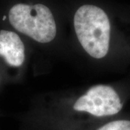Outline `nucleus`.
<instances>
[{"mask_svg": "<svg viewBox=\"0 0 130 130\" xmlns=\"http://www.w3.org/2000/svg\"><path fill=\"white\" fill-rule=\"evenodd\" d=\"M73 25L80 46L89 56L103 59L110 48L111 23L106 12L91 4L80 6L75 11Z\"/></svg>", "mask_w": 130, "mask_h": 130, "instance_id": "nucleus-1", "label": "nucleus"}, {"mask_svg": "<svg viewBox=\"0 0 130 130\" xmlns=\"http://www.w3.org/2000/svg\"><path fill=\"white\" fill-rule=\"evenodd\" d=\"M7 19L15 30L38 43H50L56 36L54 16L50 8L41 3L15 4L9 9Z\"/></svg>", "mask_w": 130, "mask_h": 130, "instance_id": "nucleus-2", "label": "nucleus"}, {"mask_svg": "<svg viewBox=\"0 0 130 130\" xmlns=\"http://www.w3.org/2000/svg\"><path fill=\"white\" fill-rule=\"evenodd\" d=\"M72 110L77 113L104 117L115 115L123 104L119 94L112 87L96 85L89 88L72 103Z\"/></svg>", "mask_w": 130, "mask_h": 130, "instance_id": "nucleus-3", "label": "nucleus"}, {"mask_svg": "<svg viewBox=\"0 0 130 130\" xmlns=\"http://www.w3.org/2000/svg\"><path fill=\"white\" fill-rule=\"evenodd\" d=\"M26 58L25 46L22 38L14 31L0 30V63L7 68L18 70Z\"/></svg>", "mask_w": 130, "mask_h": 130, "instance_id": "nucleus-4", "label": "nucleus"}, {"mask_svg": "<svg viewBox=\"0 0 130 130\" xmlns=\"http://www.w3.org/2000/svg\"><path fill=\"white\" fill-rule=\"evenodd\" d=\"M97 130H130V121L117 120L102 126Z\"/></svg>", "mask_w": 130, "mask_h": 130, "instance_id": "nucleus-5", "label": "nucleus"}]
</instances>
